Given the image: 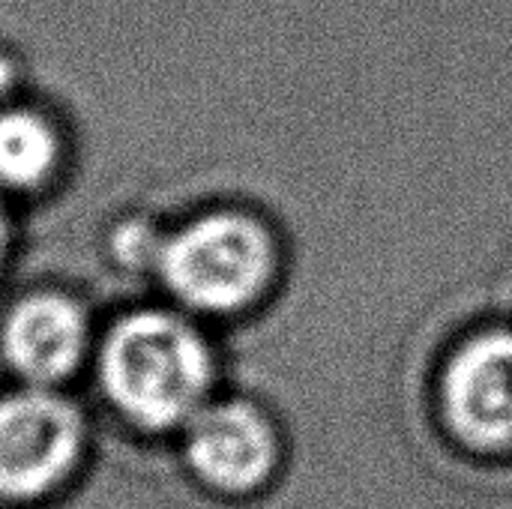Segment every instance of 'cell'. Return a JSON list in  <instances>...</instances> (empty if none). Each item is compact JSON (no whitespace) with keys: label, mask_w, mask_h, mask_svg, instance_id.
Instances as JSON below:
<instances>
[{"label":"cell","mask_w":512,"mask_h":509,"mask_svg":"<svg viewBox=\"0 0 512 509\" xmlns=\"http://www.w3.org/2000/svg\"><path fill=\"white\" fill-rule=\"evenodd\" d=\"M9 84H12V66H9V60L0 57V93H3Z\"/></svg>","instance_id":"9"},{"label":"cell","mask_w":512,"mask_h":509,"mask_svg":"<svg viewBox=\"0 0 512 509\" xmlns=\"http://www.w3.org/2000/svg\"><path fill=\"white\" fill-rule=\"evenodd\" d=\"M78 411L45 390L0 399V498L30 501L51 492L81 453Z\"/></svg>","instance_id":"3"},{"label":"cell","mask_w":512,"mask_h":509,"mask_svg":"<svg viewBox=\"0 0 512 509\" xmlns=\"http://www.w3.org/2000/svg\"><path fill=\"white\" fill-rule=\"evenodd\" d=\"M99 372L123 417L141 429H174L201 411L213 366L204 339L186 321L138 312L111 330Z\"/></svg>","instance_id":"1"},{"label":"cell","mask_w":512,"mask_h":509,"mask_svg":"<svg viewBox=\"0 0 512 509\" xmlns=\"http://www.w3.org/2000/svg\"><path fill=\"white\" fill-rule=\"evenodd\" d=\"M3 357L30 384L66 378L84 357L87 324L81 309L60 294H33L3 321Z\"/></svg>","instance_id":"6"},{"label":"cell","mask_w":512,"mask_h":509,"mask_svg":"<svg viewBox=\"0 0 512 509\" xmlns=\"http://www.w3.org/2000/svg\"><path fill=\"white\" fill-rule=\"evenodd\" d=\"M186 456L192 471L219 492H252L276 468V438L261 411L243 402L201 408L189 420Z\"/></svg>","instance_id":"5"},{"label":"cell","mask_w":512,"mask_h":509,"mask_svg":"<svg viewBox=\"0 0 512 509\" xmlns=\"http://www.w3.org/2000/svg\"><path fill=\"white\" fill-rule=\"evenodd\" d=\"M6 240H9V231H6V216H3V210H0V261H3V255H6Z\"/></svg>","instance_id":"10"},{"label":"cell","mask_w":512,"mask_h":509,"mask_svg":"<svg viewBox=\"0 0 512 509\" xmlns=\"http://www.w3.org/2000/svg\"><path fill=\"white\" fill-rule=\"evenodd\" d=\"M117 249L123 252V258H126L129 264H141V258H144V255H153V252H156V261H159V252H162V246L156 249V237L147 234L141 225H129V228L123 231V240L117 243Z\"/></svg>","instance_id":"8"},{"label":"cell","mask_w":512,"mask_h":509,"mask_svg":"<svg viewBox=\"0 0 512 509\" xmlns=\"http://www.w3.org/2000/svg\"><path fill=\"white\" fill-rule=\"evenodd\" d=\"M444 408L462 441L512 447V333H483L450 360Z\"/></svg>","instance_id":"4"},{"label":"cell","mask_w":512,"mask_h":509,"mask_svg":"<svg viewBox=\"0 0 512 509\" xmlns=\"http://www.w3.org/2000/svg\"><path fill=\"white\" fill-rule=\"evenodd\" d=\"M57 135L45 117L27 108L0 114V183L15 189L39 186L57 165Z\"/></svg>","instance_id":"7"},{"label":"cell","mask_w":512,"mask_h":509,"mask_svg":"<svg viewBox=\"0 0 512 509\" xmlns=\"http://www.w3.org/2000/svg\"><path fill=\"white\" fill-rule=\"evenodd\" d=\"M165 285L198 312H237L273 279L276 249L267 228L243 213H210L162 243Z\"/></svg>","instance_id":"2"}]
</instances>
